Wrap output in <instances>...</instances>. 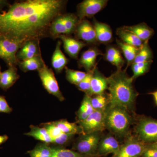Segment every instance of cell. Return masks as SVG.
I'll return each instance as SVG.
<instances>
[{"label":"cell","mask_w":157,"mask_h":157,"mask_svg":"<svg viewBox=\"0 0 157 157\" xmlns=\"http://www.w3.org/2000/svg\"><path fill=\"white\" fill-rule=\"evenodd\" d=\"M63 15V14L56 18L51 25L49 35L54 39L58 38L60 35L68 36L67 29L64 23Z\"/></svg>","instance_id":"27"},{"label":"cell","mask_w":157,"mask_h":157,"mask_svg":"<svg viewBox=\"0 0 157 157\" xmlns=\"http://www.w3.org/2000/svg\"><path fill=\"white\" fill-rule=\"evenodd\" d=\"M12 110V108L9 106L5 97L0 95V112L10 113Z\"/></svg>","instance_id":"39"},{"label":"cell","mask_w":157,"mask_h":157,"mask_svg":"<svg viewBox=\"0 0 157 157\" xmlns=\"http://www.w3.org/2000/svg\"><path fill=\"white\" fill-rule=\"evenodd\" d=\"M153 53L149 45L148 41H145L140 47L133 63L151 61H153Z\"/></svg>","instance_id":"30"},{"label":"cell","mask_w":157,"mask_h":157,"mask_svg":"<svg viewBox=\"0 0 157 157\" xmlns=\"http://www.w3.org/2000/svg\"><path fill=\"white\" fill-rule=\"evenodd\" d=\"M30 130L25 135L33 137L36 140H40L43 143L50 144H52V139L45 128L37 126H30Z\"/></svg>","instance_id":"25"},{"label":"cell","mask_w":157,"mask_h":157,"mask_svg":"<svg viewBox=\"0 0 157 157\" xmlns=\"http://www.w3.org/2000/svg\"><path fill=\"white\" fill-rule=\"evenodd\" d=\"M136 137L144 143L157 142V120L144 117L138 120L135 128Z\"/></svg>","instance_id":"5"},{"label":"cell","mask_w":157,"mask_h":157,"mask_svg":"<svg viewBox=\"0 0 157 157\" xmlns=\"http://www.w3.org/2000/svg\"><path fill=\"white\" fill-rule=\"evenodd\" d=\"M67 1L27 0L15 2L0 12V37L22 45L32 40L50 36L54 20L63 14Z\"/></svg>","instance_id":"1"},{"label":"cell","mask_w":157,"mask_h":157,"mask_svg":"<svg viewBox=\"0 0 157 157\" xmlns=\"http://www.w3.org/2000/svg\"><path fill=\"white\" fill-rule=\"evenodd\" d=\"M117 35L124 43L137 48H140L144 43V42L140 40L135 34L123 27L117 29Z\"/></svg>","instance_id":"23"},{"label":"cell","mask_w":157,"mask_h":157,"mask_svg":"<svg viewBox=\"0 0 157 157\" xmlns=\"http://www.w3.org/2000/svg\"><path fill=\"white\" fill-rule=\"evenodd\" d=\"M107 0H84L77 6V15L79 20L91 18L107 6Z\"/></svg>","instance_id":"10"},{"label":"cell","mask_w":157,"mask_h":157,"mask_svg":"<svg viewBox=\"0 0 157 157\" xmlns=\"http://www.w3.org/2000/svg\"><path fill=\"white\" fill-rule=\"evenodd\" d=\"M93 25L95 30L98 42L105 44L112 41V31L109 25L96 20H94Z\"/></svg>","instance_id":"17"},{"label":"cell","mask_w":157,"mask_h":157,"mask_svg":"<svg viewBox=\"0 0 157 157\" xmlns=\"http://www.w3.org/2000/svg\"><path fill=\"white\" fill-rule=\"evenodd\" d=\"M22 45L19 42L3 37H0V58L8 67H16L17 60L16 55Z\"/></svg>","instance_id":"7"},{"label":"cell","mask_w":157,"mask_h":157,"mask_svg":"<svg viewBox=\"0 0 157 157\" xmlns=\"http://www.w3.org/2000/svg\"><path fill=\"white\" fill-rule=\"evenodd\" d=\"M106 112L102 110H95L84 120L76 123L82 130L83 134L101 132L105 128Z\"/></svg>","instance_id":"9"},{"label":"cell","mask_w":157,"mask_h":157,"mask_svg":"<svg viewBox=\"0 0 157 157\" xmlns=\"http://www.w3.org/2000/svg\"><path fill=\"white\" fill-rule=\"evenodd\" d=\"M74 135H69L63 133L57 138L53 140L52 144L57 145L58 147H63L69 143Z\"/></svg>","instance_id":"38"},{"label":"cell","mask_w":157,"mask_h":157,"mask_svg":"<svg viewBox=\"0 0 157 157\" xmlns=\"http://www.w3.org/2000/svg\"><path fill=\"white\" fill-rule=\"evenodd\" d=\"M1 73H2V72L1 71V66H0V76H1Z\"/></svg>","instance_id":"45"},{"label":"cell","mask_w":157,"mask_h":157,"mask_svg":"<svg viewBox=\"0 0 157 157\" xmlns=\"http://www.w3.org/2000/svg\"><path fill=\"white\" fill-rule=\"evenodd\" d=\"M9 139L7 135H0V145L5 143Z\"/></svg>","instance_id":"42"},{"label":"cell","mask_w":157,"mask_h":157,"mask_svg":"<svg viewBox=\"0 0 157 157\" xmlns=\"http://www.w3.org/2000/svg\"><path fill=\"white\" fill-rule=\"evenodd\" d=\"M96 67L97 66L90 71L87 72L86 76L82 80L79 84L76 86V87L79 90L85 93V94L88 95L89 93L90 88L91 81Z\"/></svg>","instance_id":"36"},{"label":"cell","mask_w":157,"mask_h":157,"mask_svg":"<svg viewBox=\"0 0 157 157\" xmlns=\"http://www.w3.org/2000/svg\"><path fill=\"white\" fill-rule=\"evenodd\" d=\"M40 126L43 127L46 129L52 139V141L63 133L52 122L41 124Z\"/></svg>","instance_id":"37"},{"label":"cell","mask_w":157,"mask_h":157,"mask_svg":"<svg viewBox=\"0 0 157 157\" xmlns=\"http://www.w3.org/2000/svg\"><path fill=\"white\" fill-rule=\"evenodd\" d=\"M141 157H157V151L146 147Z\"/></svg>","instance_id":"40"},{"label":"cell","mask_w":157,"mask_h":157,"mask_svg":"<svg viewBox=\"0 0 157 157\" xmlns=\"http://www.w3.org/2000/svg\"><path fill=\"white\" fill-rule=\"evenodd\" d=\"M53 123L63 133L69 135H78L83 134L81 128L77 123H71L66 120L55 121Z\"/></svg>","instance_id":"24"},{"label":"cell","mask_w":157,"mask_h":157,"mask_svg":"<svg viewBox=\"0 0 157 157\" xmlns=\"http://www.w3.org/2000/svg\"><path fill=\"white\" fill-rule=\"evenodd\" d=\"M63 17L64 23L67 32V35L69 36L75 32L79 20L77 15L73 13L63 14Z\"/></svg>","instance_id":"34"},{"label":"cell","mask_w":157,"mask_h":157,"mask_svg":"<svg viewBox=\"0 0 157 157\" xmlns=\"http://www.w3.org/2000/svg\"><path fill=\"white\" fill-rule=\"evenodd\" d=\"M61 42L60 40L57 42L55 49L52 57V65L57 73H61L66 67L69 60L65 56L61 49Z\"/></svg>","instance_id":"18"},{"label":"cell","mask_w":157,"mask_h":157,"mask_svg":"<svg viewBox=\"0 0 157 157\" xmlns=\"http://www.w3.org/2000/svg\"><path fill=\"white\" fill-rule=\"evenodd\" d=\"M117 42L126 59L128 67L129 65H132L134 63L140 48L128 45L118 39H117Z\"/></svg>","instance_id":"28"},{"label":"cell","mask_w":157,"mask_h":157,"mask_svg":"<svg viewBox=\"0 0 157 157\" xmlns=\"http://www.w3.org/2000/svg\"><path fill=\"white\" fill-rule=\"evenodd\" d=\"M65 69L66 78L67 81L76 86L79 84L86 75L85 72L72 70L67 67H66Z\"/></svg>","instance_id":"33"},{"label":"cell","mask_w":157,"mask_h":157,"mask_svg":"<svg viewBox=\"0 0 157 157\" xmlns=\"http://www.w3.org/2000/svg\"><path fill=\"white\" fill-rule=\"evenodd\" d=\"M39 42V40H32L25 43L16 55L18 61L25 60L42 55Z\"/></svg>","instance_id":"15"},{"label":"cell","mask_w":157,"mask_h":157,"mask_svg":"<svg viewBox=\"0 0 157 157\" xmlns=\"http://www.w3.org/2000/svg\"><path fill=\"white\" fill-rule=\"evenodd\" d=\"M74 33L76 39L88 44H95L98 42L94 25L86 18L79 21Z\"/></svg>","instance_id":"11"},{"label":"cell","mask_w":157,"mask_h":157,"mask_svg":"<svg viewBox=\"0 0 157 157\" xmlns=\"http://www.w3.org/2000/svg\"><path fill=\"white\" fill-rule=\"evenodd\" d=\"M38 71L44 88L50 94L58 98L59 101H63L65 100L64 97L60 90L58 83L52 70L45 64Z\"/></svg>","instance_id":"8"},{"label":"cell","mask_w":157,"mask_h":157,"mask_svg":"<svg viewBox=\"0 0 157 157\" xmlns=\"http://www.w3.org/2000/svg\"><path fill=\"white\" fill-rule=\"evenodd\" d=\"M19 78L16 67H9L2 72L0 76V88L7 90L15 83Z\"/></svg>","instance_id":"20"},{"label":"cell","mask_w":157,"mask_h":157,"mask_svg":"<svg viewBox=\"0 0 157 157\" xmlns=\"http://www.w3.org/2000/svg\"><path fill=\"white\" fill-rule=\"evenodd\" d=\"M120 145L115 137L108 135L101 137L98 148V157L104 156L113 154H114L118 151Z\"/></svg>","instance_id":"13"},{"label":"cell","mask_w":157,"mask_h":157,"mask_svg":"<svg viewBox=\"0 0 157 157\" xmlns=\"http://www.w3.org/2000/svg\"><path fill=\"white\" fill-rule=\"evenodd\" d=\"M53 157H90L82 155L73 150L63 147H54Z\"/></svg>","instance_id":"35"},{"label":"cell","mask_w":157,"mask_h":157,"mask_svg":"<svg viewBox=\"0 0 157 157\" xmlns=\"http://www.w3.org/2000/svg\"><path fill=\"white\" fill-rule=\"evenodd\" d=\"M146 147L147 144L136 136H130L120 145L118 151L111 157H141Z\"/></svg>","instance_id":"6"},{"label":"cell","mask_w":157,"mask_h":157,"mask_svg":"<svg viewBox=\"0 0 157 157\" xmlns=\"http://www.w3.org/2000/svg\"><path fill=\"white\" fill-rule=\"evenodd\" d=\"M94 111L91 102V97L85 95L80 107L76 112L77 122L84 120Z\"/></svg>","instance_id":"26"},{"label":"cell","mask_w":157,"mask_h":157,"mask_svg":"<svg viewBox=\"0 0 157 157\" xmlns=\"http://www.w3.org/2000/svg\"><path fill=\"white\" fill-rule=\"evenodd\" d=\"M91 102L95 110L105 111L109 104V96L104 93L94 96L91 97Z\"/></svg>","instance_id":"31"},{"label":"cell","mask_w":157,"mask_h":157,"mask_svg":"<svg viewBox=\"0 0 157 157\" xmlns=\"http://www.w3.org/2000/svg\"><path fill=\"white\" fill-rule=\"evenodd\" d=\"M147 148L152 149L157 151V142L155 143L147 144Z\"/></svg>","instance_id":"43"},{"label":"cell","mask_w":157,"mask_h":157,"mask_svg":"<svg viewBox=\"0 0 157 157\" xmlns=\"http://www.w3.org/2000/svg\"><path fill=\"white\" fill-rule=\"evenodd\" d=\"M123 28L135 34L143 42L148 41L155 34L153 29L150 27L145 23H141L136 25L124 26Z\"/></svg>","instance_id":"19"},{"label":"cell","mask_w":157,"mask_h":157,"mask_svg":"<svg viewBox=\"0 0 157 157\" xmlns=\"http://www.w3.org/2000/svg\"><path fill=\"white\" fill-rule=\"evenodd\" d=\"M104 58L107 61L115 66L117 70H122L125 61L120 51L114 46L107 47Z\"/></svg>","instance_id":"22"},{"label":"cell","mask_w":157,"mask_h":157,"mask_svg":"<svg viewBox=\"0 0 157 157\" xmlns=\"http://www.w3.org/2000/svg\"><path fill=\"white\" fill-rule=\"evenodd\" d=\"M107 80L109 105L123 107L129 112H133L138 93L126 70H117L107 78Z\"/></svg>","instance_id":"2"},{"label":"cell","mask_w":157,"mask_h":157,"mask_svg":"<svg viewBox=\"0 0 157 157\" xmlns=\"http://www.w3.org/2000/svg\"><path fill=\"white\" fill-rule=\"evenodd\" d=\"M153 61L144 63H133L132 69L133 75L131 77L133 81L139 76H143L149 71Z\"/></svg>","instance_id":"32"},{"label":"cell","mask_w":157,"mask_h":157,"mask_svg":"<svg viewBox=\"0 0 157 157\" xmlns=\"http://www.w3.org/2000/svg\"><path fill=\"white\" fill-rule=\"evenodd\" d=\"M105 112L106 129L118 137H126L133 121L128 110L123 107L109 105Z\"/></svg>","instance_id":"3"},{"label":"cell","mask_w":157,"mask_h":157,"mask_svg":"<svg viewBox=\"0 0 157 157\" xmlns=\"http://www.w3.org/2000/svg\"><path fill=\"white\" fill-rule=\"evenodd\" d=\"M30 157H53L54 147L45 143L39 144L28 152Z\"/></svg>","instance_id":"29"},{"label":"cell","mask_w":157,"mask_h":157,"mask_svg":"<svg viewBox=\"0 0 157 157\" xmlns=\"http://www.w3.org/2000/svg\"><path fill=\"white\" fill-rule=\"evenodd\" d=\"M45 65L42 55L37 56L25 60L18 61L17 63V65L20 70L25 73L34 70L38 71L42 69Z\"/></svg>","instance_id":"21"},{"label":"cell","mask_w":157,"mask_h":157,"mask_svg":"<svg viewBox=\"0 0 157 157\" xmlns=\"http://www.w3.org/2000/svg\"><path fill=\"white\" fill-rule=\"evenodd\" d=\"M149 94L153 96L154 98L155 102L156 104L157 105V90L153 92L150 93Z\"/></svg>","instance_id":"44"},{"label":"cell","mask_w":157,"mask_h":157,"mask_svg":"<svg viewBox=\"0 0 157 157\" xmlns=\"http://www.w3.org/2000/svg\"><path fill=\"white\" fill-rule=\"evenodd\" d=\"M107 88V78L102 74L96 67L91 81L89 93L87 95L92 97L93 96L104 94Z\"/></svg>","instance_id":"14"},{"label":"cell","mask_w":157,"mask_h":157,"mask_svg":"<svg viewBox=\"0 0 157 157\" xmlns=\"http://www.w3.org/2000/svg\"><path fill=\"white\" fill-rule=\"evenodd\" d=\"M10 5L8 1L6 0H0V12L3 11V9L6 6L9 7Z\"/></svg>","instance_id":"41"},{"label":"cell","mask_w":157,"mask_h":157,"mask_svg":"<svg viewBox=\"0 0 157 157\" xmlns=\"http://www.w3.org/2000/svg\"><path fill=\"white\" fill-rule=\"evenodd\" d=\"M102 132H96L79 135L73 143L72 149L82 155L98 157V148Z\"/></svg>","instance_id":"4"},{"label":"cell","mask_w":157,"mask_h":157,"mask_svg":"<svg viewBox=\"0 0 157 157\" xmlns=\"http://www.w3.org/2000/svg\"><path fill=\"white\" fill-rule=\"evenodd\" d=\"M58 38L62 40L65 52L74 59H77L80 51L86 45L85 43L78 39L66 35H60Z\"/></svg>","instance_id":"12"},{"label":"cell","mask_w":157,"mask_h":157,"mask_svg":"<svg viewBox=\"0 0 157 157\" xmlns=\"http://www.w3.org/2000/svg\"><path fill=\"white\" fill-rule=\"evenodd\" d=\"M102 55V52L96 47H91L82 54L78 60L79 68H83L86 72L90 71L97 66V57Z\"/></svg>","instance_id":"16"}]
</instances>
